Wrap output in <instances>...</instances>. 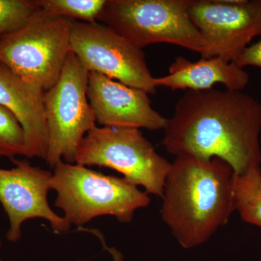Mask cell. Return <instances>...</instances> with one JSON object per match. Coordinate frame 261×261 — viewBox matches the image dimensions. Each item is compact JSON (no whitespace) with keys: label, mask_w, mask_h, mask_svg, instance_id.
I'll use <instances>...</instances> for the list:
<instances>
[{"label":"cell","mask_w":261,"mask_h":261,"mask_svg":"<svg viewBox=\"0 0 261 261\" xmlns=\"http://www.w3.org/2000/svg\"><path fill=\"white\" fill-rule=\"evenodd\" d=\"M260 3H261V0H260Z\"/></svg>","instance_id":"21"},{"label":"cell","mask_w":261,"mask_h":261,"mask_svg":"<svg viewBox=\"0 0 261 261\" xmlns=\"http://www.w3.org/2000/svg\"><path fill=\"white\" fill-rule=\"evenodd\" d=\"M234 172L214 158L176 156L163 187L161 215L182 247L206 243L234 211Z\"/></svg>","instance_id":"2"},{"label":"cell","mask_w":261,"mask_h":261,"mask_svg":"<svg viewBox=\"0 0 261 261\" xmlns=\"http://www.w3.org/2000/svg\"><path fill=\"white\" fill-rule=\"evenodd\" d=\"M163 130L176 157L217 158L237 175L260 167L261 102L243 91L187 90Z\"/></svg>","instance_id":"1"},{"label":"cell","mask_w":261,"mask_h":261,"mask_svg":"<svg viewBox=\"0 0 261 261\" xmlns=\"http://www.w3.org/2000/svg\"><path fill=\"white\" fill-rule=\"evenodd\" d=\"M70 51L89 72L155 94V77L147 66L145 53L108 25L73 20Z\"/></svg>","instance_id":"8"},{"label":"cell","mask_w":261,"mask_h":261,"mask_svg":"<svg viewBox=\"0 0 261 261\" xmlns=\"http://www.w3.org/2000/svg\"><path fill=\"white\" fill-rule=\"evenodd\" d=\"M0 206H1V204H0ZM2 247V242L1 240H0V249H1ZM0 261H2L1 259H0Z\"/></svg>","instance_id":"20"},{"label":"cell","mask_w":261,"mask_h":261,"mask_svg":"<svg viewBox=\"0 0 261 261\" xmlns=\"http://www.w3.org/2000/svg\"><path fill=\"white\" fill-rule=\"evenodd\" d=\"M105 249H106V250H108V251L112 255L113 261H123V256H122V254L121 252H118L116 249L110 248V247H108L107 246H105Z\"/></svg>","instance_id":"19"},{"label":"cell","mask_w":261,"mask_h":261,"mask_svg":"<svg viewBox=\"0 0 261 261\" xmlns=\"http://www.w3.org/2000/svg\"><path fill=\"white\" fill-rule=\"evenodd\" d=\"M73 22L38 8L23 27L0 36V64L47 92L59 80L70 53Z\"/></svg>","instance_id":"5"},{"label":"cell","mask_w":261,"mask_h":261,"mask_svg":"<svg viewBox=\"0 0 261 261\" xmlns=\"http://www.w3.org/2000/svg\"><path fill=\"white\" fill-rule=\"evenodd\" d=\"M51 190L56 192L55 205L63 211L65 221L80 228L102 216L128 224L136 211L150 203L148 195L124 177L63 161L54 168Z\"/></svg>","instance_id":"3"},{"label":"cell","mask_w":261,"mask_h":261,"mask_svg":"<svg viewBox=\"0 0 261 261\" xmlns=\"http://www.w3.org/2000/svg\"><path fill=\"white\" fill-rule=\"evenodd\" d=\"M37 10L34 0H0V36L23 27Z\"/></svg>","instance_id":"17"},{"label":"cell","mask_w":261,"mask_h":261,"mask_svg":"<svg viewBox=\"0 0 261 261\" xmlns=\"http://www.w3.org/2000/svg\"><path fill=\"white\" fill-rule=\"evenodd\" d=\"M234 210L245 222L261 228V168L233 178Z\"/></svg>","instance_id":"14"},{"label":"cell","mask_w":261,"mask_h":261,"mask_svg":"<svg viewBox=\"0 0 261 261\" xmlns=\"http://www.w3.org/2000/svg\"><path fill=\"white\" fill-rule=\"evenodd\" d=\"M250 82L248 73L234 63H228L219 57L201 58L192 61L178 56L170 65L168 74L154 78L156 87L176 91H202L221 84L231 91H243Z\"/></svg>","instance_id":"13"},{"label":"cell","mask_w":261,"mask_h":261,"mask_svg":"<svg viewBox=\"0 0 261 261\" xmlns=\"http://www.w3.org/2000/svg\"><path fill=\"white\" fill-rule=\"evenodd\" d=\"M87 97L96 121L103 127L164 129L168 118L154 111L148 94L89 72Z\"/></svg>","instance_id":"11"},{"label":"cell","mask_w":261,"mask_h":261,"mask_svg":"<svg viewBox=\"0 0 261 261\" xmlns=\"http://www.w3.org/2000/svg\"><path fill=\"white\" fill-rule=\"evenodd\" d=\"M44 93L0 64V105L9 110L23 128L27 158L45 161L49 134Z\"/></svg>","instance_id":"12"},{"label":"cell","mask_w":261,"mask_h":261,"mask_svg":"<svg viewBox=\"0 0 261 261\" xmlns=\"http://www.w3.org/2000/svg\"><path fill=\"white\" fill-rule=\"evenodd\" d=\"M27 157L23 128L9 110L0 105V159Z\"/></svg>","instance_id":"16"},{"label":"cell","mask_w":261,"mask_h":261,"mask_svg":"<svg viewBox=\"0 0 261 261\" xmlns=\"http://www.w3.org/2000/svg\"><path fill=\"white\" fill-rule=\"evenodd\" d=\"M38 8L53 16L84 23L97 22L107 0H34Z\"/></svg>","instance_id":"15"},{"label":"cell","mask_w":261,"mask_h":261,"mask_svg":"<svg viewBox=\"0 0 261 261\" xmlns=\"http://www.w3.org/2000/svg\"><path fill=\"white\" fill-rule=\"evenodd\" d=\"M190 0H107L98 19L135 47L166 43L211 58L210 46L192 23Z\"/></svg>","instance_id":"4"},{"label":"cell","mask_w":261,"mask_h":261,"mask_svg":"<svg viewBox=\"0 0 261 261\" xmlns=\"http://www.w3.org/2000/svg\"><path fill=\"white\" fill-rule=\"evenodd\" d=\"M76 164L111 168L147 195L162 197L171 163L137 128L94 127L82 140Z\"/></svg>","instance_id":"6"},{"label":"cell","mask_w":261,"mask_h":261,"mask_svg":"<svg viewBox=\"0 0 261 261\" xmlns=\"http://www.w3.org/2000/svg\"><path fill=\"white\" fill-rule=\"evenodd\" d=\"M89 71L70 51L58 82L45 92L48 147L45 161L51 168L64 160L75 163L79 147L96 118L87 97Z\"/></svg>","instance_id":"7"},{"label":"cell","mask_w":261,"mask_h":261,"mask_svg":"<svg viewBox=\"0 0 261 261\" xmlns=\"http://www.w3.org/2000/svg\"><path fill=\"white\" fill-rule=\"evenodd\" d=\"M234 63L242 68L247 66L261 68V39L255 44L249 45L240 55Z\"/></svg>","instance_id":"18"},{"label":"cell","mask_w":261,"mask_h":261,"mask_svg":"<svg viewBox=\"0 0 261 261\" xmlns=\"http://www.w3.org/2000/svg\"><path fill=\"white\" fill-rule=\"evenodd\" d=\"M188 13L210 46L211 56L228 63H234L261 36L260 0H190Z\"/></svg>","instance_id":"9"},{"label":"cell","mask_w":261,"mask_h":261,"mask_svg":"<svg viewBox=\"0 0 261 261\" xmlns=\"http://www.w3.org/2000/svg\"><path fill=\"white\" fill-rule=\"evenodd\" d=\"M14 167L0 168V204L9 220L7 240L17 243L22 237L23 223L42 219L56 233L66 232L70 225L58 216L48 202L53 173L34 166L27 160L12 159Z\"/></svg>","instance_id":"10"}]
</instances>
